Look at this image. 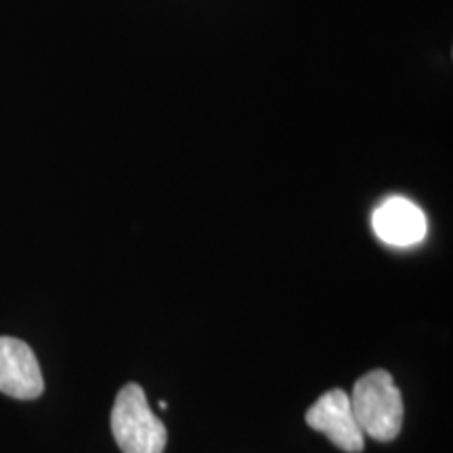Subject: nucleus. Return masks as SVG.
Returning a JSON list of instances; mask_svg holds the SVG:
<instances>
[{
  "instance_id": "7ed1b4c3",
  "label": "nucleus",
  "mask_w": 453,
  "mask_h": 453,
  "mask_svg": "<svg viewBox=\"0 0 453 453\" xmlns=\"http://www.w3.org/2000/svg\"><path fill=\"white\" fill-rule=\"evenodd\" d=\"M307 424L317 433L326 434L338 449L361 453L365 447V434L357 424L350 405V396L342 388L327 390L307 410Z\"/></svg>"
},
{
  "instance_id": "423d86ee",
  "label": "nucleus",
  "mask_w": 453,
  "mask_h": 453,
  "mask_svg": "<svg viewBox=\"0 0 453 453\" xmlns=\"http://www.w3.org/2000/svg\"><path fill=\"white\" fill-rule=\"evenodd\" d=\"M160 410H162V411H166V410H168V403H166V401H160Z\"/></svg>"
},
{
  "instance_id": "f03ea898",
  "label": "nucleus",
  "mask_w": 453,
  "mask_h": 453,
  "mask_svg": "<svg viewBox=\"0 0 453 453\" xmlns=\"http://www.w3.org/2000/svg\"><path fill=\"white\" fill-rule=\"evenodd\" d=\"M111 433L122 453H164L166 426L151 411L143 387L128 382L111 410Z\"/></svg>"
},
{
  "instance_id": "f257e3e1",
  "label": "nucleus",
  "mask_w": 453,
  "mask_h": 453,
  "mask_svg": "<svg viewBox=\"0 0 453 453\" xmlns=\"http://www.w3.org/2000/svg\"><path fill=\"white\" fill-rule=\"evenodd\" d=\"M350 405L365 437L388 443L403 426V396L387 370H372L355 382Z\"/></svg>"
},
{
  "instance_id": "20e7f679",
  "label": "nucleus",
  "mask_w": 453,
  "mask_h": 453,
  "mask_svg": "<svg viewBox=\"0 0 453 453\" xmlns=\"http://www.w3.org/2000/svg\"><path fill=\"white\" fill-rule=\"evenodd\" d=\"M44 390V378L36 355L24 340L0 336V393L13 399H38Z\"/></svg>"
},
{
  "instance_id": "39448f33",
  "label": "nucleus",
  "mask_w": 453,
  "mask_h": 453,
  "mask_svg": "<svg viewBox=\"0 0 453 453\" xmlns=\"http://www.w3.org/2000/svg\"><path fill=\"white\" fill-rule=\"evenodd\" d=\"M373 231L390 246H413L426 235V217L410 200L390 197L373 212Z\"/></svg>"
}]
</instances>
